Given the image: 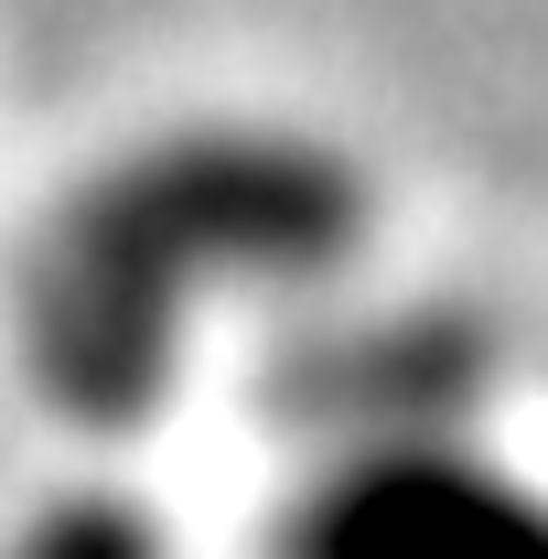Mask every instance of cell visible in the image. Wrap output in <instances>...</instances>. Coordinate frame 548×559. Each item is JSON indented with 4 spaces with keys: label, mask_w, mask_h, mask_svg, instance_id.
<instances>
[{
    "label": "cell",
    "mask_w": 548,
    "mask_h": 559,
    "mask_svg": "<svg viewBox=\"0 0 548 559\" xmlns=\"http://www.w3.org/2000/svg\"><path fill=\"white\" fill-rule=\"evenodd\" d=\"M279 559H548V485L495 463L452 419L344 441L279 506Z\"/></svg>",
    "instance_id": "cell-1"
}]
</instances>
